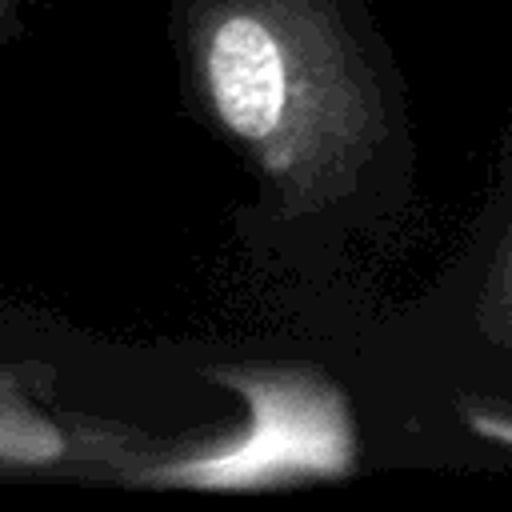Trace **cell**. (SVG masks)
I'll return each instance as SVG.
<instances>
[{"label": "cell", "instance_id": "6da1fadb", "mask_svg": "<svg viewBox=\"0 0 512 512\" xmlns=\"http://www.w3.org/2000/svg\"><path fill=\"white\" fill-rule=\"evenodd\" d=\"M188 60L212 124L288 208L336 196L384 132L380 84L328 0H192Z\"/></svg>", "mask_w": 512, "mask_h": 512}, {"label": "cell", "instance_id": "7a4b0ae2", "mask_svg": "<svg viewBox=\"0 0 512 512\" xmlns=\"http://www.w3.org/2000/svg\"><path fill=\"white\" fill-rule=\"evenodd\" d=\"M152 448L104 420H88L48 404L36 384L0 364V476H112L132 480Z\"/></svg>", "mask_w": 512, "mask_h": 512}, {"label": "cell", "instance_id": "3957f363", "mask_svg": "<svg viewBox=\"0 0 512 512\" xmlns=\"http://www.w3.org/2000/svg\"><path fill=\"white\" fill-rule=\"evenodd\" d=\"M476 316H480V332L492 344L512 348V220H508L504 240L496 244V256H492V268L484 276V296H480V312Z\"/></svg>", "mask_w": 512, "mask_h": 512}, {"label": "cell", "instance_id": "277c9868", "mask_svg": "<svg viewBox=\"0 0 512 512\" xmlns=\"http://www.w3.org/2000/svg\"><path fill=\"white\" fill-rule=\"evenodd\" d=\"M12 8H16V0H0V16H4V12H12Z\"/></svg>", "mask_w": 512, "mask_h": 512}]
</instances>
